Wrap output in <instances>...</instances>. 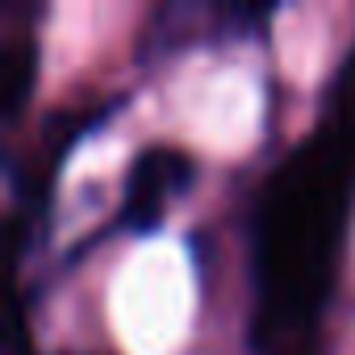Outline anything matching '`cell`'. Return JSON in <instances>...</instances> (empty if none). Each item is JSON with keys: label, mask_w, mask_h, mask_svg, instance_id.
Instances as JSON below:
<instances>
[{"label": "cell", "mask_w": 355, "mask_h": 355, "mask_svg": "<svg viewBox=\"0 0 355 355\" xmlns=\"http://www.w3.org/2000/svg\"><path fill=\"white\" fill-rule=\"evenodd\" d=\"M322 121L355 146V46L347 51V59H343V67L330 84V105H326Z\"/></svg>", "instance_id": "277c9868"}, {"label": "cell", "mask_w": 355, "mask_h": 355, "mask_svg": "<svg viewBox=\"0 0 355 355\" xmlns=\"http://www.w3.org/2000/svg\"><path fill=\"white\" fill-rule=\"evenodd\" d=\"M197 175V159L184 146L171 142H150L134 155L125 193H121V222L134 234H150L163 222V209L175 193H184Z\"/></svg>", "instance_id": "7a4b0ae2"}, {"label": "cell", "mask_w": 355, "mask_h": 355, "mask_svg": "<svg viewBox=\"0 0 355 355\" xmlns=\"http://www.w3.org/2000/svg\"><path fill=\"white\" fill-rule=\"evenodd\" d=\"M280 355H318V351H313V338H297V343H284Z\"/></svg>", "instance_id": "5b68a950"}, {"label": "cell", "mask_w": 355, "mask_h": 355, "mask_svg": "<svg viewBox=\"0 0 355 355\" xmlns=\"http://www.w3.org/2000/svg\"><path fill=\"white\" fill-rule=\"evenodd\" d=\"M38 84V38L34 30H17L0 46V109L9 121L21 117Z\"/></svg>", "instance_id": "3957f363"}, {"label": "cell", "mask_w": 355, "mask_h": 355, "mask_svg": "<svg viewBox=\"0 0 355 355\" xmlns=\"http://www.w3.org/2000/svg\"><path fill=\"white\" fill-rule=\"evenodd\" d=\"M355 201V146L326 121L268 175L255 209V343L309 338Z\"/></svg>", "instance_id": "6da1fadb"}]
</instances>
